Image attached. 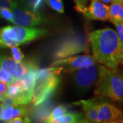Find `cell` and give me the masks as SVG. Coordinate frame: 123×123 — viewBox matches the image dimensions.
Wrapping results in <instances>:
<instances>
[{"mask_svg":"<svg viewBox=\"0 0 123 123\" xmlns=\"http://www.w3.org/2000/svg\"><path fill=\"white\" fill-rule=\"evenodd\" d=\"M89 40L95 60L110 68H116L123 59L117 32L106 27L91 32Z\"/></svg>","mask_w":123,"mask_h":123,"instance_id":"1","label":"cell"},{"mask_svg":"<svg viewBox=\"0 0 123 123\" xmlns=\"http://www.w3.org/2000/svg\"><path fill=\"white\" fill-rule=\"evenodd\" d=\"M6 83L1 81H0V93H2L5 94L6 91V88H7V85Z\"/></svg>","mask_w":123,"mask_h":123,"instance_id":"26","label":"cell"},{"mask_svg":"<svg viewBox=\"0 0 123 123\" xmlns=\"http://www.w3.org/2000/svg\"><path fill=\"white\" fill-rule=\"evenodd\" d=\"M114 25L116 27V30H117L116 32L118 36L121 48L123 51V22L116 23H114Z\"/></svg>","mask_w":123,"mask_h":123,"instance_id":"24","label":"cell"},{"mask_svg":"<svg viewBox=\"0 0 123 123\" xmlns=\"http://www.w3.org/2000/svg\"><path fill=\"white\" fill-rule=\"evenodd\" d=\"M49 123H88L80 113H66L64 115L49 120Z\"/></svg>","mask_w":123,"mask_h":123,"instance_id":"14","label":"cell"},{"mask_svg":"<svg viewBox=\"0 0 123 123\" xmlns=\"http://www.w3.org/2000/svg\"><path fill=\"white\" fill-rule=\"evenodd\" d=\"M81 14L90 20L107 21L109 19V6L99 0H91L90 4Z\"/></svg>","mask_w":123,"mask_h":123,"instance_id":"11","label":"cell"},{"mask_svg":"<svg viewBox=\"0 0 123 123\" xmlns=\"http://www.w3.org/2000/svg\"><path fill=\"white\" fill-rule=\"evenodd\" d=\"M90 0H73L75 2V8L77 11L81 13L86 8L87 4Z\"/></svg>","mask_w":123,"mask_h":123,"instance_id":"23","label":"cell"},{"mask_svg":"<svg viewBox=\"0 0 123 123\" xmlns=\"http://www.w3.org/2000/svg\"><path fill=\"white\" fill-rule=\"evenodd\" d=\"M122 4H123V3H122Z\"/></svg>","mask_w":123,"mask_h":123,"instance_id":"32","label":"cell"},{"mask_svg":"<svg viewBox=\"0 0 123 123\" xmlns=\"http://www.w3.org/2000/svg\"><path fill=\"white\" fill-rule=\"evenodd\" d=\"M12 10L13 12V18L11 23L17 25L34 27L44 22V18L37 12L17 7Z\"/></svg>","mask_w":123,"mask_h":123,"instance_id":"8","label":"cell"},{"mask_svg":"<svg viewBox=\"0 0 123 123\" xmlns=\"http://www.w3.org/2000/svg\"><path fill=\"white\" fill-rule=\"evenodd\" d=\"M113 24L123 22V5L120 2L113 1L109 6V19Z\"/></svg>","mask_w":123,"mask_h":123,"instance_id":"15","label":"cell"},{"mask_svg":"<svg viewBox=\"0 0 123 123\" xmlns=\"http://www.w3.org/2000/svg\"><path fill=\"white\" fill-rule=\"evenodd\" d=\"M0 18L6 19V21H8L10 22H12V18H13V12L12 10L8 8H3L0 9Z\"/></svg>","mask_w":123,"mask_h":123,"instance_id":"21","label":"cell"},{"mask_svg":"<svg viewBox=\"0 0 123 123\" xmlns=\"http://www.w3.org/2000/svg\"></svg>","mask_w":123,"mask_h":123,"instance_id":"33","label":"cell"},{"mask_svg":"<svg viewBox=\"0 0 123 123\" xmlns=\"http://www.w3.org/2000/svg\"><path fill=\"white\" fill-rule=\"evenodd\" d=\"M4 94H2V93H0V102H1V101H2L3 98H4Z\"/></svg>","mask_w":123,"mask_h":123,"instance_id":"28","label":"cell"},{"mask_svg":"<svg viewBox=\"0 0 123 123\" xmlns=\"http://www.w3.org/2000/svg\"><path fill=\"white\" fill-rule=\"evenodd\" d=\"M2 109H5L7 107H14V106L18 105L17 101H15V99L11 97H9L7 95H5L4 97V98L2 100Z\"/></svg>","mask_w":123,"mask_h":123,"instance_id":"20","label":"cell"},{"mask_svg":"<svg viewBox=\"0 0 123 123\" xmlns=\"http://www.w3.org/2000/svg\"><path fill=\"white\" fill-rule=\"evenodd\" d=\"M97 123H123V112L114 105L101 100L98 107Z\"/></svg>","mask_w":123,"mask_h":123,"instance_id":"9","label":"cell"},{"mask_svg":"<svg viewBox=\"0 0 123 123\" xmlns=\"http://www.w3.org/2000/svg\"><path fill=\"white\" fill-rule=\"evenodd\" d=\"M47 34L44 29L20 26L0 28V48H10L38 39Z\"/></svg>","mask_w":123,"mask_h":123,"instance_id":"4","label":"cell"},{"mask_svg":"<svg viewBox=\"0 0 123 123\" xmlns=\"http://www.w3.org/2000/svg\"><path fill=\"white\" fill-rule=\"evenodd\" d=\"M0 68L8 72L14 79H18L25 75L27 71L25 62H18L13 58L0 54Z\"/></svg>","mask_w":123,"mask_h":123,"instance_id":"10","label":"cell"},{"mask_svg":"<svg viewBox=\"0 0 123 123\" xmlns=\"http://www.w3.org/2000/svg\"><path fill=\"white\" fill-rule=\"evenodd\" d=\"M73 73L75 86L80 91H86L91 88L97 81L98 75V66L97 64L79 68Z\"/></svg>","mask_w":123,"mask_h":123,"instance_id":"6","label":"cell"},{"mask_svg":"<svg viewBox=\"0 0 123 123\" xmlns=\"http://www.w3.org/2000/svg\"><path fill=\"white\" fill-rule=\"evenodd\" d=\"M61 71V68L57 66L38 69L31 101L34 105H40L55 92L60 84Z\"/></svg>","mask_w":123,"mask_h":123,"instance_id":"3","label":"cell"},{"mask_svg":"<svg viewBox=\"0 0 123 123\" xmlns=\"http://www.w3.org/2000/svg\"><path fill=\"white\" fill-rule=\"evenodd\" d=\"M0 81L5 82L7 84H10L14 82L15 79L12 77V76L7 72L4 69L0 68Z\"/></svg>","mask_w":123,"mask_h":123,"instance_id":"18","label":"cell"},{"mask_svg":"<svg viewBox=\"0 0 123 123\" xmlns=\"http://www.w3.org/2000/svg\"><path fill=\"white\" fill-rule=\"evenodd\" d=\"M94 64H97V62L93 56L90 55H83L57 60L51 64V66L60 67L63 71L72 73L79 68Z\"/></svg>","mask_w":123,"mask_h":123,"instance_id":"7","label":"cell"},{"mask_svg":"<svg viewBox=\"0 0 123 123\" xmlns=\"http://www.w3.org/2000/svg\"><path fill=\"white\" fill-rule=\"evenodd\" d=\"M66 113H67V108L63 105H60L57 106L55 108L53 109V111H51V113L48 115V116L44 119V122L47 123L49 120L63 116Z\"/></svg>","mask_w":123,"mask_h":123,"instance_id":"16","label":"cell"},{"mask_svg":"<svg viewBox=\"0 0 123 123\" xmlns=\"http://www.w3.org/2000/svg\"><path fill=\"white\" fill-rule=\"evenodd\" d=\"M97 97L88 100H81L75 103L76 105H80L82 107L88 123H97L98 107L101 100V97Z\"/></svg>","mask_w":123,"mask_h":123,"instance_id":"12","label":"cell"},{"mask_svg":"<svg viewBox=\"0 0 123 123\" xmlns=\"http://www.w3.org/2000/svg\"><path fill=\"white\" fill-rule=\"evenodd\" d=\"M94 94L101 97H107L119 104L123 103V72L116 68L98 66Z\"/></svg>","mask_w":123,"mask_h":123,"instance_id":"2","label":"cell"},{"mask_svg":"<svg viewBox=\"0 0 123 123\" xmlns=\"http://www.w3.org/2000/svg\"><path fill=\"white\" fill-rule=\"evenodd\" d=\"M44 1H45V0H31L30 6L32 9V11L34 12H37L38 10L43 6Z\"/></svg>","mask_w":123,"mask_h":123,"instance_id":"25","label":"cell"},{"mask_svg":"<svg viewBox=\"0 0 123 123\" xmlns=\"http://www.w3.org/2000/svg\"><path fill=\"white\" fill-rule=\"evenodd\" d=\"M10 49H11V53H12V58L14 60L18 62L23 61V58L25 57V55L23 53L21 49L18 47V46H14L12 47H10Z\"/></svg>","mask_w":123,"mask_h":123,"instance_id":"19","label":"cell"},{"mask_svg":"<svg viewBox=\"0 0 123 123\" xmlns=\"http://www.w3.org/2000/svg\"><path fill=\"white\" fill-rule=\"evenodd\" d=\"M2 105H1V104L0 103V114H1V111H2Z\"/></svg>","mask_w":123,"mask_h":123,"instance_id":"30","label":"cell"},{"mask_svg":"<svg viewBox=\"0 0 123 123\" xmlns=\"http://www.w3.org/2000/svg\"><path fill=\"white\" fill-rule=\"evenodd\" d=\"M45 3L58 13L62 14L64 12V6L62 0H45Z\"/></svg>","mask_w":123,"mask_h":123,"instance_id":"17","label":"cell"},{"mask_svg":"<svg viewBox=\"0 0 123 123\" xmlns=\"http://www.w3.org/2000/svg\"><path fill=\"white\" fill-rule=\"evenodd\" d=\"M114 1H118V2H120V3H123V0H114Z\"/></svg>","mask_w":123,"mask_h":123,"instance_id":"29","label":"cell"},{"mask_svg":"<svg viewBox=\"0 0 123 123\" xmlns=\"http://www.w3.org/2000/svg\"><path fill=\"white\" fill-rule=\"evenodd\" d=\"M99 1H101L105 4H109V3H111L114 1V0H99Z\"/></svg>","mask_w":123,"mask_h":123,"instance_id":"27","label":"cell"},{"mask_svg":"<svg viewBox=\"0 0 123 123\" xmlns=\"http://www.w3.org/2000/svg\"><path fill=\"white\" fill-rule=\"evenodd\" d=\"M120 63L122 64V65H123V60H122V61H121V62H120Z\"/></svg>","mask_w":123,"mask_h":123,"instance_id":"31","label":"cell"},{"mask_svg":"<svg viewBox=\"0 0 123 123\" xmlns=\"http://www.w3.org/2000/svg\"><path fill=\"white\" fill-rule=\"evenodd\" d=\"M27 109L23 105L10 107L3 109L0 114L1 122L8 123L16 117H26Z\"/></svg>","mask_w":123,"mask_h":123,"instance_id":"13","label":"cell"},{"mask_svg":"<svg viewBox=\"0 0 123 123\" xmlns=\"http://www.w3.org/2000/svg\"><path fill=\"white\" fill-rule=\"evenodd\" d=\"M18 3L17 0H0V9L6 8L12 10L17 7Z\"/></svg>","mask_w":123,"mask_h":123,"instance_id":"22","label":"cell"},{"mask_svg":"<svg viewBox=\"0 0 123 123\" xmlns=\"http://www.w3.org/2000/svg\"><path fill=\"white\" fill-rule=\"evenodd\" d=\"M89 38L84 35L73 34L64 38L57 45L53 53L55 60L68 57L79 53L90 52Z\"/></svg>","mask_w":123,"mask_h":123,"instance_id":"5","label":"cell"}]
</instances>
